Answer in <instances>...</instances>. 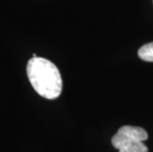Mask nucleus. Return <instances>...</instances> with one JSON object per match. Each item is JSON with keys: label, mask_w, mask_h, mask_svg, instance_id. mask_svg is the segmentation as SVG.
<instances>
[{"label": "nucleus", "mask_w": 153, "mask_h": 152, "mask_svg": "<svg viewBox=\"0 0 153 152\" xmlns=\"http://www.w3.org/2000/svg\"><path fill=\"white\" fill-rule=\"evenodd\" d=\"M27 75L39 95L53 100L60 95L62 79L59 70L51 61L43 57H33L28 61Z\"/></svg>", "instance_id": "f257e3e1"}, {"label": "nucleus", "mask_w": 153, "mask_h": 152, "mask_svg": "<svg viewBox=\"0 0 153 152\" xmlns=\"http://www.w3.org/2000/svg\"><path fill=\"white\" fill-rule=\"evenodd\" d=\"M147 138V132L142 128L123 125L112 137V144L119 152H148L143 143Z\"/></svg>", "instance_id": "f03ea898"}, {"label": "nucleus", "mask_w": 153, "mask_h": 152, "mask_svg": "<svg viewBox=\"0 0 153 152\" xmlns=\"http://www.w3.org/2000/svg\"><path fill=\"white\" fill-rule=\"evenodd\" d=\"M138 56L144 61L153 62V42L146 44L139 48Z\"/></svg>", "instance_id": "7ed1b4c3"}]
</instances>
